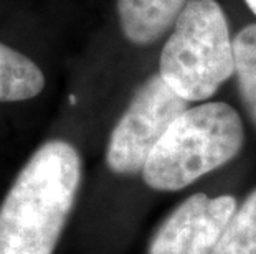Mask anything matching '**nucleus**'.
<instances>
[{"label":"nucleus","mask_w":256,"mask_h":254,"mask_svg":"<svg viewBox=\"0 0 256 254\" xmlns=\"http://www.w3.org/2000/svg\"><path fill=\"white\" fill-rule=\"evenodd\" d=\"M212 254H256V188L233 213Z\"/></svg>","instance_id":"nucleus-9"},{"label":"nucleus","mask_w":256,"mask_h":254,"mask_svg":"<svg viewBox=\"0 0 256 254\" xmlns=\"http://www.w3.org/2000/svg\"><path fill=\"white\" fill-rule=\"evenodd\" d=\"M236 208L232 195L195 193L164 220L152 236L149 254H212Z\"/></svg>","instance_id":"nucleus-5"},{"label":"nucleus","mask_w":256,"mask_h":254,"mask_svg":"<svg viewBox=\"0 0 256 254\" xmlns=\"http://www.w3.org/2000/svg\"><path fill=\"white\" fill-rule=\"evenodd\" d=\"M244 129L235 107L204 102L170 124L147 159L142 178L157 192H177L220 169L240 154Z\"/></svg>","instance_id":"nucleus-2"},{"label":"nucleus","mask_w":256,"mask_h":254,"mask_svg":"<svg viewBox=\"0 0 256 254\" xmlns=\"http://www.w3.org/2000/svg\"><path fill=\"white\" fill-rule=\"evenodd\" d=\"M244 2H246V5L250 7V10H252V12L256 15V0H244Z\"/></svg>","instance_id":"nucleus-10"},{"label":"nucleus","mask_w":256,"mask_h":254,"mask_svg":"<svg viewBox=\"0 0 256 254\" xmlns=\"http://www.w3.org/2000/svg\"><path fill=\"white\" fill-rule=\"evenodd\" d=\"M81 183L73 144L46 140L22 167L0 205V254H53Z\"/></svg>","instance_id":"nucleus-1"},{"label":"nucleus","mask_w":256,"mask_h":254,"mask_svg":"<svg viewBox=\"0 0 256 254\" xmlns=\"http://www.w3.org/2000/svg\"><path fill=\"white\" fill-rule=\"evenodd\" d=\"M159 74L187 102L212 98L235 74L226 15L216 0H192L162 48Z\"/></svg>","instance_id":"nucleus-3"},{"label":"nucleus","mask_w":256,"mask_h":254,"mask_svg":"<svg viewBox=\"0 0 256 254\" xmlns=\"http://www.w3.org/2000/svg\"><path fill=\"white\" fill-rule=\"evenodd\" d=\"M188 102L168 88L159 73L149 76L114 126L106 147V164L119 175L142 174L150 152Z\"/></svg>","instance_id":"nucleus-4"},{"label":"nucleus","mask_w":256,"mask_h":254,"mask_svg":"<svg viewBox=\"0 0 256 254\" xmlns=\"http://www.w3.org/2000/svg\"><path fill=\"white\" fill-rule=\"evenodd\" d=\"M45 88L40 66L22 51L0 41V102L36 98Z\"/></svg>","instance_id":"nucleus-7"},{"label":"nucleus","mask_w":256,"mask_h":254,"mask_svg":"<svg viewBox=\"0 0 256 254\" xmlns=\"http://www.w3.org/2000/svg\"><path fill=\"white\" fill-rule=\"evenodd\" d=\"M233 53L240 96L256 127V23L238 31L233 38Z\"/></svg>","instance_id":"nucleus-8"},{"label":"nucleus","mask_w":256,"mask_h":254,"mask_svg":"<svg viewBox=\"0 0 256 254\" xmlns=\"http://www.w3.org/2000/svg\"><path fill=\"white\" fill-rule=\"evenodd\" d=\"M192 0H118V17L122 35L132 45L156 43L174 26Z\"/></svg>","instance_id":"nucleus-6"}]
</instances>
